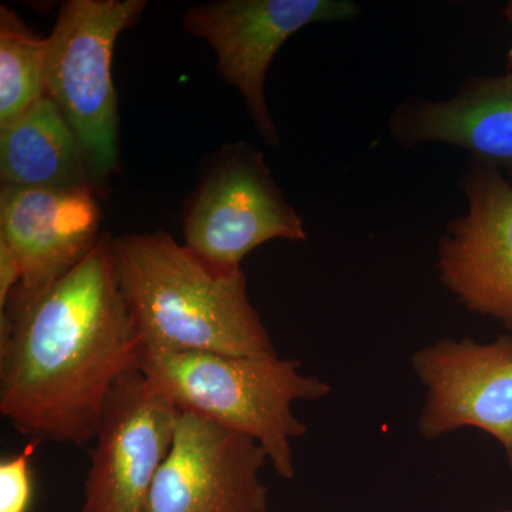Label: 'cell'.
<instances>
[{
	"label": "cell",
	"instance_id": "7a4b0ae2",
	"mask_svg": "<svg viewBox=\"0 0 512 512\" xmlns=\"http://www.w3.org/2000/svg\"><path fill=\"white\" fill-rule=\"evenodd\" d=\"M111 248L144 352L278 356L242 269L212 271L161 229L113 238Z\"/></svg>",
	"mask_w": 512,
	"mask_h": 512
},
{
	"label": "cell",
	"instance_id": "3957f363",
	"mask_svg": "<svg viewBox=\"0 0 512 512\" xmlns=\"http://www.w3.org/2000/svg\"><path fill=\"white\" fill-rule=\"evenodd\" d=\"M137 369L181 413L258 441L275 473L285 480L296 474L292 440L308 433V426L293 413V403L315 402L332 393L326 380L302 373L298 359L279 356L143 350Z\"/></svg>",
	"mask_w": 512,
	"mask_h": 512
},
{
	"label": "cell",
	"instance_id": "9a60e30c",
	"mask_svg": "<svg viewBox=\"0 0 512 512\" xmlns=\"http://www.w3.org/2000/svg\"><path fill=\"white\" fill-rule=\"evenodd\" d=\"M40 443L29 440L20 453L0 461V512H30L33 501V454Z\"/></svg>",
	"mask_w": 512,
	"mask_h": 512
},
{
	"label": "cell",
	"instance_id": "d6986e66",
	"mask_svg": "<svg viewBox=\"0 0 512 512\" xmlns=\"http://www.w3.org/2000/svg\"><path fill=\"white\" fill-rule=\"evenodd\" d=\"M490 512H512V510H495Z\"/></svg>",
	"mask_w": 512,
	"mask_h": 512
},
{
	"label": "cell",
	"instance_id": "ba28073f",
	"mask_svg": "<svg viewBox=\"0 0 512 512\" xmlns=\"http://www.w3.org/2000/svg\"><path fill=\"white\" fill-rule=\"evenodd\" d=\"M414 375L424 389L417 430L433 441L461 429L490 434L512 471V333L493 342L444 338L417 349Z\"/></svg>",
	"mask_w": 512,
	"mask_h": 512
},
{
	"label": "cell",
	"instance_id": "30bf717a",
	"mask_svg": "<svg viewBox=\"0 0 512 512\" xmlns=\"http://www.w3.org/2000/svg\"><path fill=\"white\" fill-rule=\"evenodd\" d=\"M466 214L448 222L437 252L441 285L474 315L512 333V185L473 160L463 177Z\"/></svg>",
	"mask_w": 512,
	"mask_h": 512
},
{
	"label": "cell",
	"instance_id": "5b68a950",
	"mask_svg": "<svg viewBox=\"0 0 512 512\" xmlns=\"http://www.w3.org/2000/svg\"><path fill=\"white\" fill-rule=\"evenodd\" d=\"M184 247L220 274L241 271V262L272 239L305 241L302 218L286 200L252 144H225L201 167L185 205Z\"/></svg>",
	"mask_w": 512,
	"mask_h": 512
},
{
	"label": "cell",
	"instance_id": "8992f818",
	"mask_svg": "<svg viewBox=\"0 0 512 512\" xmlns=\"http://www.w3.org/2000/svg\"><path fill=\"white\" fill-rule=\"evenodd\" d=\"M359 13L350 0H212L188 9L183 23L214 49L221 76L241 94L259 136L276 147L281 137L265 96L276 53L306 26L345 22Z\"/></svg>",
	"mask_w": 512,
	"mask_h": 512
},
{
	"label": "cell",
	"instance_id": "8fae6325",
	"mask_svg": "<svg viewBox=\"0 0 512 512\" xmlns=\"http://www.w3.org/2000/svg\"><path fill=\"white\" fill-rule=\"evenodd\" d=\"M92 190L2 188L0 239L22 269L16 293L46 291L90 254L101 238V212Z\"/></svg>",
	"mask_w": 512,
	"mask_h": 512
},
{
	"label": "cell",
	"instance_id": "52a82bcc",
	"mask_svg": "<svg viewBox=\"0 0 512 512\" xmlns=\"http://www.w3.org/2000/svg\"><path fill=\"white\" fill-rule=\"evenodd\" d=\"M180 416L173 400L137 367L121 375L101 412L77 512H144Z\"/></svg>",
	"mask_w": 512,
	"mask_h": 512
},
{
	"label": "cell",
	"instance_id": "6da1fadb",
	"mask_svg": "<svg viewBox=\"0 0 512 512\" xmlns=\"http://www.w3.org/2000/svg\"><path fill=\"white\" fill-rule=\"evenodd\" d=\"M113 238L33 296L10 293L0 311V414L29 440H94L114 383L143 346L114 268Z\"/></svg>",
	"mask_w": 512,
	"mask_h": 512
},
{
	"label": "cell",
	"instance_id": "9c48e42d",
	"mask_svg": "<svg viewBox=\"0 0 512 512\" xmlns=\"http://www.w3.org/2000/svg\"><path fill=\"white\" fill-rule=\"evenodd\" d=\"M261 444L195 414L181 413L173 446L144 512H268Z\"/></svg>",
	"mask_w": 512,
	"mask_h": 512
},
{
	"label": "cell",
	"instance_id": "7c38bea8",
	"mask_svg": "<svg viewBox=\"0 0 512 512\" xmlns=\"http://www.w3.org/2000/svg\"><path fill=\"white\" fill-rule=\"evenodd\" d=\"M389 131L402 146L448 144L512 173V72L471 77L448 100L410 97L393 111Z\"/></svg>",
	"mask_w": 512,
	"mask_h": 512
},
{
	"label": "cell",
	"instance_id": "5bb4252c",
	"mask_svg": "<svg viewBox=\"0 0 512 512\" xmlns=\"http://www.w3.org/2000/svg\"><path fill=\"white\" fill-rule=\"evenodd\" d=\"M46 39L15 10L0 6V128L46 96Z\"/></svg>",
	"mask_w": 512,
	"mask_h": 512
},
{
	"label": "cell",
	"instance_id": "e0dca14e",
	"mask_svg": "<svg viewBox=\"0 0 512 512\" xmlns=\"http://www.w3.org/2000/svg\"><path fill=\"white\" fill-rule=\"evenodd\" d=\"M504 15H505V18H507L508 20H510V22H512V2L507 3V6H505Z\"/></svg>",
	"mask_w": 512,
	"mask_h": 512
},
{
	"label": "cell",
	"instance_id": "2e32d148",
	"mask_svg": "<svg viewBox=\"0 0 512 512\" xmlns=\"http://www.w3.org/2000/svg\"><path fill=\"white\" fill-rule=\"evenodd\" d=\"M22 282V269L12 248L0 239V311L5 308L10 293Z\"/></svg>",
	"mask_w": 512,
	"mask_h": 512
},
{
	"label": "cell",
	"instance_id": "4fadbf2b",
	"mask_svg": "<svg viewBox=\"0 0 512 512\" xmlns=\"http://www.w3.org/2000/svg\"><path fill=\"white\" fill-rule=\"evenodd\" d=\"M2 188L92 190L76 134L52 97H42L20 119L0 128Z\"/></svg>",
	"mask_w": 512,
	"mask_h": 512
},
{
	"label": "cell",
	"instance_id": "277c9868",
	"mask_svg": "<svg viewBox=\"0 0 512 512\" xmlns=\"http://www.w3.org/2000/svg\"><path fill=\"white\" fill-rule=\"evenodd\" d=\"M146 0H67L46 39V93L72 127L97 192L119 173L114 46Z\"/></svg>",
	"mask_w": 512,
	"mask_h": 512
},
{
	"label": "cell",
	"instance_id": "ac0fdd59",
	"mask_svg": "<svg viewBox=\"0 0 512 512\" xmlns=\"http://www.w3.org/2000/svg\"><path fill=\"white\" fill-rule=\"evenodd\" d=\"M508 70L512 72V46L510 52H508Z\"/></svg>",
	"mask_w": 512,
	"mask_h": 512
}]
</instances>
